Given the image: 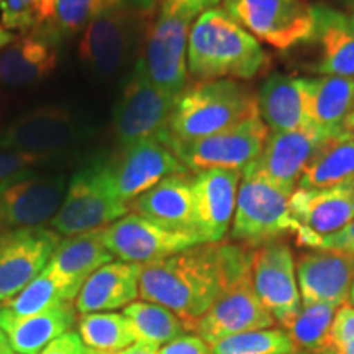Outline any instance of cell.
<instances>
[{
  "mask_svg": "<svg viewBox=\"0 0 354 354\" xmlns=\"http://www.w3.org/2000/svg\"><path fill=\"white\" fill-rule=\"evenodd\" d=\"M254 250L236 243H202L161 261L145 264L140 297L176 313L185 330H196L228 286L251 271Z\"/></svg>",
  "mask_w": 354,
  "mask_h": 354,
  "instance_id": "cell-1",
  "label": "cell"
},
{
  "mask_svg": "<svg viewBox=\"0 0 354 354\" xmlns=\"http://www.w3.org/2000/svg\"><path fill=\"white\" fill-rule=\"evenodd\" d=\"M271 68V56L223 8L198 17L187 41V73L194 82L250 81Z\"/></svg>",
  "mask_w": 354,
  "mask_h": 354,
  "instance_id": "cell-2",
  "label": "cell"
},
{
  "mask_svg": "<svg viewBox=\"0 0 354 354\" xmlns=\"http://www.w3.org/2000/svg\"><path fill=\"white\" fill-rule=\"evenodd\" d=\"M221 0H159V7L141 46L140 63L154 86L179 95L187 87V41L203 12Z\"/></svg>",
  "mask_w": 354,
  "mask_h": 354,
  "instance_id": "cell-3",
  "label": "cell"
},
{
  "mask_svg": "<svg viewBox=\"0 0 354 354\" xmlns=\"http://www.w3.org/2000/svg\"><path fill=\"white\" fill-rule=\"evenodd\" d=\"M258 113L256 95L240 81L194 82L177 97L169 120V136L176 141H196Z\"/></svg>",
  "mask_w": 354,
  "mask_h": 354,
  "instance_id": "cell-4",
  "label": "cell"
},
{
  "mask_svg": "<svg viewBox=\"0 0 354 354\" xmlns=\"http://www.w3.org/2000/svg\"><path fill=\"white\" fill-rule=\"evenodd\" d=\"M128 214L115 194L109 159H92L74 172L50 228L61 236L99 232Z\"/></svg>",
  "mask_w": 354,
  "mask_h": 354,
  "instance_id": "cell-5",
  "label": "cell"
},
{
  "mask_svg": "<svg viewBox=\"0 0 354 354\" xmlns=\"http://www.w3.org/2000/svg\"><path fill=\"white\" fill-rule=\"evenodd\" d=\"M299 225L290 214V194L261 176L241 172L236 209L230 228L233 243L258 250L281 241L286 234H294Z\"/></svg>",
  "mask_w": 354,
  "mask_h": 354,
  "instance_id": "cell-6",
  "label": "cell"
},
{
  "mask_svg": "<svg viewBox=\"0 0 354 354\" xmlns=\"http://www.w3.org/2000/svg\"><path fill=\"white\" fill-rule=\"evenodd\" d=\"M154 17L118 8L95 19L86 26L79 41L77 56L88 73L109 79L130 63L143 46Z\"/></svg>",
  "mask_w": 354,
  "mask_h": 354,
  "instance_id": "cell-7",
  "label": "cell"
},
{
  "mask_svg": "<svg viewBox=\"0 0 354 354\" xmlns=\"http://www.w3.org/2000/svg\"><path fill=\"white\" fill-rule=\"evenodd\" d=\"M177 97L154 86L136 59L113 110V131L120 148L151 138L166 141Z\"/></svg>",
  "mask_w": 354,
  "mask_h": 354,
  "instance_id": "cell-8",
  "label": "cell"
},
{
  "mask_svg": "<svg viewBox=\"0 0 354 354\" xmlns=\"http://www.w3.org/2000/svg\"><path fill=\"white\" fill-rule=\"evenodd\" d=\"M248 33L279 51L312 41L315 8L307 0H221Z\"/></svg>",
  "mask_w": 354,
  "mask_h": 354,
  "instance_id": "cell-9",
  "label": "cell"
},
{
  "mask_svg": "<svg viewBox=\"0 0 354 354\" xmlns=\"http://www.w3.org/2000/svg\"><path fill=\"white\" fill-rule=\"evenodd\" d=\"M269 128L258 115L246 118L227 130L196 141H176L171 136L166 143L172 153L194 174L207 169L241 171L263 151Z\"/></svg>",
  "mask_w": 354,
  "mask_h": 354,
  "instance_id": "cell-10",
  "label": "cell"
},
{
  "mask_svg": "<svg viewBox=\"0 0 354 354\" xmlns=\"http://www.w3.org/2000/svg\"><path fill=\"white\" fill-rule=\"evenodd\" d=\"M66 176L21 172L0 183V236L38 227L55 218L63 203Z\"/></svg>",
  "mask_w": 354,
  "mask_h": 354,
  "instance_id": "cell-11",
  "label": "cell"
},
{
  "mask_svg": "<svg viewBox=\"0 0 354 354\" xmlns=\"http://www.w3.org/2000/svg\"><path fill=\"white\" fill-rule=\"evenodd\" d=\"M99 236L113 258L141 266L203 243L198 236L172 232L133 212L99 230Z\"/></svg>",
  "mask_w": 354,
  "mask_h": 354,
  "instance_id": "cell-12",
  "label": "cell"
},
{
  "mask_svg": "<svg viewBox=\"0 0 354 354\" xmlns=\"http://www.w3.org/2000/svg\"><path fill=\"white\" fill-rule=\"evenodd\" d=\"M251 276L259 302L282 328H289L302 308L290 246L281 240L254 250Z\"/></svg>",
  "mask_w": 354,
  "mask_h": 354,
  "instance_id": "cell-13",
  "label": "cell"
},
{
  "mask_svg": "<svg viewBox=\"0 0 354 354\" xmlns=\"http://www.w3.org/2000/svg\"><path fill=\"white\" fill-rule=\"evenodd\" d=\"M342 131L313 127L299 131L269 133L263 151L243 172L261 176L292 196L310 159L326 141Z\"/></svg>",
  "mask_w": 354,
  "mask_h": 354,
  "instance_id": "cell-14",
  "label": "cell"
},
{
  "mask_svg": "<svg viewBox=\"0 0 354 354\" xmlns=\"http://www.w3.org/2000/svg\"><path fill=\"white\" fill-rule=\"evenodd\" d=\"M109 167L115 194L127 207L166 177L189 172L166 141L158 138L120 148L117 156L109 159Z\"/></svg>",
  "mask_w": 354,
  "mask_h": 354,
  "instance_id": "cell-15",
  "label": "cell"
},
{
  "mask_svg": "<svg viewBox=\"0 0 354 354\" xmlns=\"http://www.w3.org/2000/svg\"><path fill=\"white\" fill-rule=\"evenodd\" d=\"M276 320L259 302L248 271L233 281L196 325V335L214 344L228 336L246 331L274 328Z\"/></svg>",
  "mask_w": 354,
  "mask_h": 354,
  "instance_id": "cell-16",
  "label": "cell"
},
{
  "mask_svg": "<svg viewBox=\"0 0 354 354\" xmlns=\"http://www.w3.org/2000/svg\"><path fill=\"white\" fill-rule=\"evenodd\" d=\"M61 240V234L50 227L0 236V304L15 297L43 272Z\"/></svg>",
  "mask_w": 354,
  "mask_h": 354,
  "instance_id": "cell-17",
  "label": "cell"
},
{
  "mask_svg": "<svg viewBox=\"0 0 354 354\" xmlns=\"http://www.w3.org/2000/svg\"><path fill=\"white\" fill-rule=\"evenodd\" d=\"M84 130L64 107L48 105L28 112L0 131V148L33 154H59L82 138Z\"/></svg>",
  "mask_w": 354,
  "mask_h": 354,
  "instance_id": "cell-18",
  "label": "cell"
},
{
  "mask_svg": "<svg viewBox=\"0 0 354 354\" xmlns=\"http://www.w3.org/2000/svg\"><path fill=\"white\" fill-rule=\"evenodd\" d=\"M302 305H331L339 308L348 304L354 282V256L338 251L313 250L295 261Z\"/></svg>",
  "mask_w": 354,
  "mask_h": 354,
  "instance_id": "cell-19",
  "label": "cell"
},
{
  "mask_svg": "<svg viewBox=\"0 0 354 354\" xmlns=\"http://www.w3.org/2000/svg\"><path fill=\"white\" fill-rule=\"evenodd\" d=\"M241 171L207 169L192 174L198 234L205 243H221L236 209Z\"/></svg>",
  "mask_w": 354,
  "mask_h": 354,
  "instance_id": "cell-20",
  "label": "cell"
},
{
  "mask_svg": "<svg viewBox=\"0 0 354 354\" xmlns=\"http://www.w3.org/2000/svg\"><path fill=\"white\" fill-rule=\"evenodd\" d=\"M128 209L172 232L194 234L202 240L197 227L192 174L189 172L162 179L154 187L136 197Z\"/></svg>",
  "mask_w": 354,
  "mask_h": 354,
  "instance_id": "cell-21",
  "label": "cell"
},
{
  "mask_svg": "<svg viewBox=\"0 0 354 354\" xmlns=\"http://www.w3.org/2000/svg\"><path fill=\"white\" fill-rule=\"evenodd\" d=\"M59 43L46 28L15 38L0 51V82L8 87H28L50 77L57 66Z\"/></svg>",
  "mask_w": 354,
  "mask_h": 354,
  "instance_id": "cell-22",
  "label": "cell"
},
{
  "mask_svg": "<svg viewBox=\"0 0 354 354\" xmlns=\"http://www.w3.org/2000/svg\"><path fill=\"white\" fill-rule=\"evenodd\" d=\"M290 214L300 225L325 236L354 220V183L326 189H295Z\"/></svg>",
  "mask_w": 354,
  "mask_h": 354,
  "instance_id": "cell-23",
  "label": "cell"
},
{
  "mask_svg": "<svg viewBox=\"0 0 354 354\" xmlns=\"http://www.w3.org/2000/svg\"><path fill=\"white\" fill-rule=\"evenodd\" d=\"M313 8L312 41H317L320 56L312 69L323 76L354 77V13L338 12L323 3Z\"/></svg>",
  "mask_w": 354,
  "mask_h": 354,
  "instance_id": "cell-24",
  "label": "cell"
},
{
  "mask_svg": "<svg viewBox=\"0 0 354 354\" xmlns=\"http://www.w3.org/2000/svg\"><path fill=\"white\" fill-rule=\"evenodd\" d=\"M143 266L112 261L102 266L84 282L76 297V310L82 315L125 308L140 297Z\"/></svg>",
  "mask_w": 354,
  "mask_h": 354,
  "instance_id": "cell-25",
  "label": "cell"
},
{
  "mask_svg": "<svg viewBox=\"0 0 354 354\" xmlns=\"http://www.w3.org/2000/svg\"><path fill=\"white\" fill-rule=\"evenodd\" d=\"M113 256L102 243L99 232L74 234L61 240L44 269L50 271L68 290L69 299L76 297L84 282L102 266L112 263Z\"/></svg>",
  "mask_w": 354,
  "mask_h": 354,
  "instance_id": "cell-26",
  "label": "cell"
},
{
  "mask_svg": "<svg viewBox=\"0 0 354 354\" xmlns=\"http://www.w3.org/2000/svg\"><path fill=\"white\" fill-rule=\"evenodd\" d=\"M256 100L259 117L272 131H299L315 127L307 112L302 77L274 74L261 86Z\"/></svg>",
  "mask_w": 354,
  "mask_h": 354,
  "instance_id": "cell-27",
  "label": "cell"
},
{
  "mask_svg": "<svg viewBox=\"0 0 354 354\" xmlns=\"http://www.w3.org/2000/svg\"><path fill=\"white\" fill-rule=\"evenodd\" d=\"M77 323L74 302H61L38 315L12 318L0 312V330L6 333L12 349L19 354H39L61 335Z\"/></svg>",
  "mask_w": 354,
  "mask_h": 354,
  "instance_id": "cell-28",
  "label": "cell"
},
{
  "mask_svg": "<svg viewBox=\"0 0 354 354\" xmlns=\"http://www.w3.org/2000/svg\"><path fill=\"white\" fill-rule=\"evenodd\" d=\"M310 120L318 128L344 130L343 123L354 109V77H302Z\"/></svg>",
  "mask_w": 354,
  "mask_h": 354,
  "instance_id": "cell-29",
  "label": "cell"
},
{
  "mask_svg": "<svg viewBox=\"0 0 354 354\" xmlns=\"http://www.w3.org/2000/svg\"><path fill=\"white\" fill-rule=\"evenodd\" d=\"M354 183V133L342 131L330 138L308 161L297 189H326Z\"/></svg>",
  "mask_w": 354,
  "mask_h": 354,
  "instance_id": "cell-30",
  "label": "cell"
},
{
  "mask_svg": "<svg viewBox=\"0 0 354 354\" xmlns=\"http://www.w3.org/2000/svg\"><path fill=\"white\" fill-rule=\"evenodd\" d=\"M158 7L159 0H56L55 19L41 28H46L53 37L63 41L64 38H73L84 32L88 24L112 10L130 8L156 17Z\"/></svg>",
  "mask_w": 354,
  "mask_h": 354,
  "instance_id": "cell-31",
  "label": "cell"
},
{
  "mask_svg": "<svg viewBox=\"0 0 354 354\" xmlns=\"http://www.w3.org/2000/svg\"><path fill=\"white\" fill-rule=\"evenodd\" d=\"M122 313L130 323L135 343L141 342L161 348L187 331L176 313L158 304L145 300L131 302Z\"/></svg>",
  "mask_w": 354,
  "mask_h": 354,
  "instance_id": "cell-32",
  "label": "cell"
},
{
  "mask_svg": "<svg viewBox=\"0 0 354 354\" xmlns=\"http://www.w3.org/2000/svg\"><path fill=\"white\" fill-rule=\"evenodd\" d=\"M79 336L94 351L113 354L135 343L123 313H87L79 318Z\"/></svg>",
  "mask_w": 354,
  "mask_h": 354,
  "instance_id": "cell-33",
  "label": "cell"
},
{
  "mask_svg": "<svg viewBox=\"0 0 354 354\" xmlns=\"http://www.w3.org/2000/svg\"><path fill=\"white\" fill-rule=\"evenodd\" d=\"M61 302H73L68 290L50 271L43 269L24 290L15 297L0 304V312L12 318H26L38 315L44 310L55 307Z\"/></svg>",
  "mask_w": 354,
  "mask_h": 354,
  "instance_id": "cell-34",
  "label": "cell"
},
{
  "mask_svg": "<svg viewBox=\"0 0 354 354\" xmlns=\"http://www.w3.org/2000/svg\"><path fill=\"white\" fill-rule=\"evenodd\" d=\"M214 354H292L299 348L289 331L266 328L233 335L212 344Z\"/></svg>",
  "mask_w": 354,
  "mask_h": 354,
  "instance_id": "cell-35",
  "label": "cell"
},
{
  "mask_svg": "<svg viewBox=\"0 0 354 354\" xmlns=\"http://www.w3.org/2000/svg\"><path fill=\"white\" fill-rule=\"evenodd\" d=\"M336 310L331 305H302L299 315L287 328L299 351L320 354L325 349Z\"/></svg>",
  "mask_w": 354,
  "mask_h": 354,
  "instance_id": "cell-36",
  "label": "cell"
},
{
  "mask_svg": "<svg viewBox=\"0 0 354 354\" xmlns=\"http://www.w3.org/2000/svg\"><path fill=\"white\" fill-rule=\"evenodd\" d=\"M56 0H0V19L8 32H33L55 19Z\"/></svg>",
  "mask_w": 354,
  "mask_h": 354,
  "instance_id": "cell-37",
  "label": "cell"
},
{
  "mask_svg": "<svg viewBox=\"0 0 354 354\" xmlns=\"http://www.w3.org/2000/svg\"><path fill=\"white\" fill-rule=\"evenodd\" d=\"M320 354H354V307L343 305L336 310L328 342Z\"/></svg>",
  "mask_w": 354,
  "mask_h": 354,
  "instance_id": "cell-38",
  "label": "cell"
},
{
  "mask_svg": "<svg viewBox=\"0 0 354 354\" xmlns=\"http://www.w3.org/2000/svg\"><path fill=\"white\" fill-rule=\"evenodd\" d=\"M55 159V154H33L0 148V183L19 176L21 172L35 171Z\"/></svg>",
  "mask_w": 354,
  "mask_h": 354,
  "instance_id": "cell-39",
  "label": "cell"
},
{
  "mask_svg": "<svg viewBox=\"0 0 354 354\" xmlns=\"http://www.w3.org/2000/svg\"><path fill=\"white\" fill-rule=\"evenodd\" d=\"M158 354H214L212 346L198 335L184 333L159 348Z\"/></svg>",
  "mask_w": 354,
  "mask_h": 354,
  "instance_id": "cell-40",
  "label": "cell"
},
{
  "mask_svg": "<svg viewBox=\"0 0 354 354\" xmlns=\"http://www.w3.org/2000/svg\"><path fill=\"white\" fill-rule=\"evenodd\" d=\"M315 250L338 251V253L354 256V220L349 221L346 227L338 230V232L318 238Z\"/></svg>",
  "mask_w": 354,
  "mask_h": 354,
  "instance_id": "cell-41",
  "label": "cell"
},
{
  "mask_svg": "<svg viewBox=\"0 0 354 354\" xmlns=\"http://www.w3.org/2000/svg\"><path fill=\"white\" fill-rule=\"evenodd\" d=\"M39 354H102L88 348L76 331H68L51 342Z\"/></svg>",
  "mask_w": 354,
  "mask_h": 354,
  "instance_id": "cell-42",
  "label": "cell"
},
{
  "mask_svg": "<svg viewBox=\"0 0 354 354\" xmlns=\"http://www.w3.org/2000/svg\"><path fill=\"white\" fill-rule=\"evenodd\" d=\"M158 351H159L158 346H153V344H148V343L136 342V343H133L131 346H128L125 349H122V351L113 353V354H158ZM102 354H107V353H102Z\"/></svg>",
  "mask_w": 354,
  "mask_h": 354,
  "instance_id": "cell-43",
  "label": "cell"
},
{
  "mask_svg": "<svg viewBox=\"0 0 354 354\" xmlns=\"http://www.w3.org/2000/svg\"><path fill=\"white\" fill-rule=\"evenodd\" d=\"M15 35L12 32H8V30L3 28V26H0V51L3 50V48L8 46L12 41H15Z\"/></svg>",
  "mask_w": 354,
  "mask_h": 354,
  "instance_id": "cell-44",
  "label": "cell"
},
{
  "mask_svg": "<svg viewBox=\"0 0 354 354\" xmlns=\"http://www.w3.org/2000/svg\"><path fill=\"white\" fill-rule=\"evenodd\" d=\"M0 354H15V351H13L10 346V343H8V338L2 330H0Z\"/></svg>",
  "mask_w": 354,
  "mask_h": 354,
  "instance_id": "cell-45",
  "label": "cell"
},
{
  "mask_svg": "<svg viewBox=\"0 0 354 354\" xmlns=\"http://www.w3.org/2000/svg\"><path fill=\"white\" fill-rule=\"evenodd\" d=\"M343 128H344V130H346V131L354 133V109H353V112L349 113L348 117H346V120H344Z\"/></svg>",
  "mask_w": 354,
  "mask_h": 354,
  "instance_id": "cell-46",
  "label": "cell"
},
{
  "mask_svg": "<svg viewBox=\"0 0 354 354\" xmlns=\"http://www.w3.org/2000/svg\"><path fill=\"white\" fill-rule=\"evenodd\" d=\"M343 2H344V6L349 8V10L354 12V0H343Z\"/></svg>",
  "mask_w": 354,
  "mask_h": 354,
  "instance_id": "cell-47",
  "label": "cell"
},
{
  "mask_svg": "<svg viewBox=\"0 0 354 354\" xmlns=\"http://www.w3.org/2000/svg\"><path fill=\"white\" fill-rule=\"evenodd\" d=\"M349 305H353L354 307V282H353V287H351V294H349V300H348Z\"/></svg>",
  "mask_w": 354,
  "mask_h": 354,
  "instance_id": "cell-48",
  "label": "cell"
},
{
  "mask_svg": "<svg viewBox=\"0 0 354 354\" xmlns=\"http://www.w3.org/2000/svg\"><path fill=\"white\" fill-rule=\"evenodd\" d=\"M292 354H308V353H304V351H297V353H292Z\"/></svg>",
  "mask_w": 354,
  "mask_h": 354,
  "instance_id": "cell-49",
  "label": "cell"
},
{
  "mask_svg": "<svg viewBox=\"0 0 354 354\" xmlns=\"http://www.w3.org/2000/svg\"><path fill=\"white\" fill-rule=\"evenodd\" d=\"M0 26H2V25H0Z\"/></svg>",
  "mask_w": 354,
  "mask_h": 354,
  "instance_id": "cell-50",
  "label": "cell"
}]
</instances>
